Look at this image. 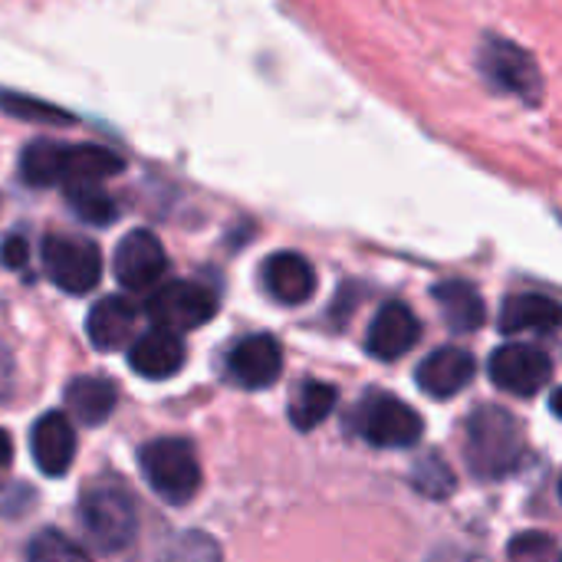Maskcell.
I'll list each match as a JSON object with an SVG mask.
<instances>
[{"mask_svg":"<svg viewBox=\"0 0 562 562\" xmlns=\"http://www.w3.org/2000/svg\"><path fill=\"white\" fill-rule=\"evenodd\" d=\"M527 454L520 422L501 405H477L464 425V458L474 477L501 481L510 477Z\"/></svg>","mask_w":562,"mask_h":562,"instance_id":"cell-1","label":"cell"},{"mask_svg":"<svg viewBox=\"0 0 562 562\" xmlns=\"http://www.w3.org/2000/svg\"><path fill=\"white\" fill-rule=\"evenodd\" d=\"M79 524L82 533L102 550L119 553L135 540L138 514L128 491L115 481H95L79 497Z\"/></svg>","mask_w":562,"mask_h":562,"instance_id":"cell-2","label":"cell"},{"mask_svg":"<svg viewBox=\"0 0 562 562\" xmlns=\"http://www.w3.org/2000/svg\"><path fill=\"white\" fill-rule=\"evenodd\" d=\"M138 468L148 487L165 504H188L201 487V464L184 438H155L138 451Z\"/></svg>","mask_w":562,"mask_h":562,"instance_id":"cell-3","label":"cell"},{"mask_svg":"<svg viewBox=\"0 0 562 562\" xmlns=\"http://www.w3.org/2000/svg\"><path fill=\"white\" fill-rule=\"evenodd\" d=\"M477 69L494 89L517 95L524 105L543 102V72H540L537 59L520 43L487 33L477 49Z\"/></svg>","mask_w":562,"mask_h":562,"instance_id":"cell-4","label":"cell"},{"mask_svg":"<svg viewBox=\"0 0 562 562\" xmlns=\"http://www.w3.org/2000/svg\"><path fill=\"white\" fill-rule=\"evenodd\" d=\"M145 313L151 316L155 326L171 329V333H191L204 323L214 319L217 313V296L211 286L194 283V280H171V283H158L155 293L148 296Z\"/></svg>","mask_w":562,"mask_h":562,"instance_id":"cell-5","label":"cell"},{"mask_svg":"<svg viewBox=\"0 0 562 562\" xmlns=\"http://www.w3.org/2000/svg\"><path fill=\"white\" fill-rule=\"evenodd\" d=\"M356 428L375 448H412V445H418L425 422L402 398L375 392L359 405Z\"/></svg>","mask_w":562,"mask_h":562,"instance_id":"cell-6","label":"cell"},{"mask_svg":"<svg viewBox=\"0 0 562 562\" xmlns=\"http://www.w3.org/2000/svg\"><path fill=\"white\" fill-rule=\"evenodd\" d=\"M43 267L46 277L69 296H82L95 290L102 280V254L92 240L79 237H46L43 240Z\"/></svg>","mask_w":562,"mask_h":562,"instance_id":"cell-7","label":"cell"},{"mask_svg":"<svg viewBox=\"0 0 562 562\" xmlns=\"http://www.w3.org/2000/svg\"><path fill=\"white\" fill-rule=\"evenodd\" d=\"M115 280L132 293H148L161 283L168 270V254L151 231H132L119 240L112 257Z\"/></svg>","mask_w":562,"mask_h":562,"instance_id":"cell-8","label":"cell"},{"mask_svg":"<svg viewBox=\"0 0 562 562\" xmlns=\"http://www.w3.org/2000/svg\"><path fill=\"white\" fill-rule=\"evenodd\" d=\"M487 372H491L497 389H504L510 395H520V398H530L553 379V362L537 346L510 342V346H501L491 356Z\"/></svg>","mask_w":562,"mask_h":562,"instance_id":"cell-9","label":"cell"},{"mask_svg":"<svg viewBox=\"0 0 562 562\" xmlns=\"http://www.w3.org/2000/svg\"><path fill=\"white\" fill-rule=\"evenodd\" d=\"M227 372L240 389H270L283 372V349L273 336H247L227 356Z\"/></svg>","mask_w":562,"mask_h":562,"instance_id":"cell-10","label":"cell"},{"mask_svg":"<svg viewBox=\"0 0 562 562\" xmlns=\"http://www.w3.org/2000/svg\"><path fill=\"white\" fill-rule=\"evenodd\" d=\"M422 339V323L418 316L405 306V303H385L366 336V349L382 359V362H395L405 352H412Z\"/></svg>","mask_w":562,"mask_h":562,"instance_id":"cell-11","label":"cell"},{"mask_svg":"<svg viewBox=\"0 0 562 562\" xmlns=\"http://www.w3.org/2000/svg\"><path fill=\"white\" fill-rule=\"evenodd\" d=\"M30 454L49 477H63L76 458V428L63 412H46L30 431Z\"/></svg>","mask_w":562,"mask_h":562,"instance_id":"cell-12","label":"cell"},{"mask_svg":"<svg viewBox=\"0 0 562 562\" xmlns=\"http://www.w3.org/2000/svg\"><path fill=\"white\" fill-rule=\"evenodd\" d=\"M128 366H132L135 375L151 379V382L171 379V375H178L181 366H184V342H181L178 333L155 326V329L142 333V336L132 342V349H128Z\"/></svg>","mask_w":562,"mask_h":562,"instance_id":"cell-13","label":"cell"},{"mask_svg":"<svg viewBox=\"0 0 562 562\" xmlns=\"http://www.w3.org/2000/svg\"><path fill=\"white\" fill-rule=\"evenodd\" d=\"M474 372H477V362H474V356L468 349L445 346V349L431 352L418 366L415 379H418V389L425 395H431V398H454L461 389L471 385Z\"/></svg>","mask_w":562,"mask_h":562,"instance_id":"cell-14","label":"cell"},{"mask_svg":"<svg viewBox=\"0 0 562 562\" xmlns=\"http://www.w3.org/2000/svg\"><path fill=\"white\" fill-rule=\"evenodd\" d=\"M263 283H267V293L277 303L300 306L316 293V270L303 254L283 250V254H273L263 263Z\"/></svg>","mask_w":562,"mask_h":562,"instance_id":"cell-15","label":"cell"},{"mask_svg":"<svg viewBox=\"0 0 562 562\" xmlns=\"http://www.w3.org/2000/svg\"><path fill=\"white\" fill-rule=\"evenodd\" d=\"M135 319H138V310L125 296H105L89 310L86 336L99 352H112V349H122L132 339Z\"/></svg>","mask_w":562,"mask_h":562,"instance_id":"cell-16","label":"cell"},{"mask_svg":"<svg viewBox=\"0 0 562 562\" xmlns=\"http://www.w3.org/2000/svg\"><path fill=\"white\" fill-rule=\"evenodd\" d=\"M501 329L510 336L514 333H557L562 329V303L540 293L510 296L501 310Z\"/></svg>","mask_w":562,"mask_h":562,"instance_id":"cell-17","label":"cell"},{"mask_svg":"<svg viewBox=\"0 0 562 562\" xmlns=\"http://www.w3.org/2000/svg\"><path fill=\"white\" fill-rule=\"evenodd\" d=\"M66 408L69 415L79 422V425H102L112 412H115V402H119V392L109 379H99V375H82V379H72L66 385Z\"/></svg>","mask_w":562,"mask_h":562,"instance_id":"cell-18","label":"cell"},{"mask_svg":"<svg viewBox=\"0 0 562 562\" xmlns=\"http://www.w3.org/2000/svg\"><path fill=\"white\" fill-rule=\"evenodd\" d=\"M435 303L441 306V316L445 323L454 329V333H474L484 326L487 319V310H484V300L481 293L471 286V283H461V280H448V283H438L431 290Z\"/></svg>","mask_w":562,"mask_h":562,"instance_id":"cell-19","label":"cell"},{"mask_svg":"<svg viewBox=\"0 0 562 562\" xmlns=\"http://www.w3.org/2000/svg\"><path fill=\"white\" fill-rule=\"evenodd\" d=\"M125 165L115 151L102 145H66L63 151V181L72 184H102L112 175H119Z\"/></svg>","mask_w":562,"mask_h":562,"instance_id":"cell-20","label":"cell"},{"mask_svg":"<svg viewBox=\"0 0 562 562\" xmlns=\"http://www.w3.org/2000/svg\"><path fill=\"white\" fill-rule=\"evenodd\" d=\"M339 402V392L329 382H303L290 402V422L296 431H313L319 428Z\"/></svg>","mask_w":562,"mask_h":562,"instance_id":"cell-21","label":"cell"},{"mask_svg":"<svg viewBox=\"0 0 562 562\" xmlns=\"http://www.w3.org/2000/svg\"><path fill=\"white\" fill-rule=\"evenodd\" d=\"M63 151L66 145L40 138L33 145H26L23 158H20V171L33 188H49L56 181H63Z\"/></svg>","mask_w":562,"mask_h":562,"instance_id":"cell-22","label":"cell"},{"mask_svg":"<svg viewBox=\"0 0 562 562\" xmlns=\"http://www.w3.org/2000/svg\"><path fill=\"white\" fill-rule=\"evenodd\" d=\"M26 562H92L82 547H76L66 533L59 530H40L30 547H26Z\"/></svg>","mask_w":562,"mask_h":562,"instance_id":"cell-23","label":"cell"},{"mask_svg":"<svg viewBox=\"0 0 562 562\" xmlns=\"http://www.w3.org/2000/svg\"><path fill=\"white\" fill-rule=\"evenodd\" d=\"M69 204L76 207V214L89 224H112L115 221V201L105 194L102 184H72L66 188Z\"/></svg>","mask_w":562,"mask_h":562,"instance_id":"cell-24","label":"cell"},{"mask_svg":"<svg viewBox=\"0 0 562 562\" xmlns=\"http://www.w3.org/2000/svg\"><path fill=\"white\" fill-rule=\"evenodd\" d=\"M412 484L418 494L441 501V497L454 494V471L448 468V461L441 454H425L412 471Z\"/></svg>","mask_w":562,"mask_h":562,"instance_id":"cell-25","label":"cell"},{"mask_svg":"<svg viewBox=\"0 0 562 562\" xmlns=\"http://www.w3.org/2000/svg\"><path fill=\"white\" fill-rule=\"evenodd\" d=\"M507 560L510 562H562V547L550 533H517L507 547Z\"/></svg>","mask_w":562,"mask_h":562,"instance_id":"cell-26","label":"cell"},{"mask_svg":"<svg viewBox=\"0 0 562 562\" xmlns=\"http://www.w3.org/2000/svg\"><path fill=\"white\" fill-rule=\"evenodd\" d=\"M161 562H221V547L201 530L181 533Z\"/></svg>","mask_w":562,"mask_h":562,"instance_id":"cell-27","label":"cell"},{"mask_svg":"<svg viewBox=\"0 0 562 562\" xmlns=\"http://www.w3.org/2000/svg\"><path fill=\"white\" fill-rule=\"evenodd\" d=\"M0 109L16 119H30V122H72V115L59 112L56 105H46V102L26 99V95H13V92H0Z\"/></svg>","mask_w":562,"mask_h":562,"instance_id":"cell-28","label":"cell"},{"mask_svg":"<svg viewBox=\"0 0 562 562\" xmlns=\"http://www.w3.org/2000/svg\"><path fill=\"white\" fill-rule=\"evenodd\" d=\"M0 257H3V263H7L10 270H20V267L26 263V240L10 237V240L0 247Z\"/></svg>","mask_w":562,"mask_h":562,"instance_id":"cell-29","label":"cell"},{"mask_svg":"<svg viewBox=\"0 0 562 562\" xmlns=\"http://www.w3.org/2000/svg\"><path fill=\"white\" fill-rule=\"evenodd\" d=\"M428 562H484L477 553H471V550H461V547H441L435 557Z\"/></svg>","mask_w":562,"mask_h":562,"instance_id":"cell-30","label":"cell"},{"mask_svg":"<svg viewBox=\"0 0 562 562\" xmlns=\"http://www.w3.org/2000/svg\"><path fill=\"white\" fill-rule=\"evenodd\" d=\"M10 458H13V441H10V435L0 428V471H7Z\"/></svg>","mask_w":562,"mask_h":562,"instance_id":"cell-31","label":"cell"},{"mask_svg":"<svg viewBox=\"0 0 562 562\" xmlns=\"http://www.w3.org/2000/svg\"><path fill=\"white\" fill-rule=\"evenodd\" d=\"M7 389H10V359L0 349V395H7Z\"/></svg>","mask_w":562,"mask_h":562,"instance_id":"cell-32","label":"cell"},{"mask_svg":"<svg viewBox=\"0 0 562 562\" xmlns=\"http://www.w3.org/2000/svg\"><path fill=\"white\" fill-rule=\"evenodd\" d=\"M550 408H553V415H557V418H562V389H560V392H557V395H553Z\"/></svg>","mask_w":562,"mask_h":562,"instance_id":"cell-33","label":"cell"},{"mask_svg":"<svg viewBox=\"0 0 562 562\" xmlns=\"http://www.w3.org/2000/svg\"><path fill=\"white\" fill-rule=\"evenodd\" d=\"M560 501H562V481H560Z\"/></svg>","mask_w":562,"mask_h":562,"instance_id":"cell-34","label":"cell"}]
</instances>
